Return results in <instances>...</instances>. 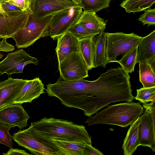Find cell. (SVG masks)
Returning a JSON list of instances; mask_svg holds the SVG:
<instances>
[{"label":"cell","instance_id":"6da1fadb","mask_svg":"<svg viewBox=\"0 0 155 155\" xmlns=\"http://www.w3.org/2000/svg\"><path fill=\"white\" fill-rule=\"evenodd\" d=\"M31 125L44 136L52 140L92 145L91 137L82 125L64 119L46 117L31 122Z\"/></svg>","mask_w":155,"mask_h":155},{"label":"cell","instance_id":"7a4b0ae2","mask_svg":"<svg viewBox=\"0 0 155 155\" xmlns=\"http://www.w3.org/2000/svg\"><path fill=\"white\" fill-rule=\"evenodd\" d=\"M143 111L140 103H121L108 106L94 116L89 117L85 122L88 126L98 124L126 127L134 122Z\"/></svg>","mask_w":155,"mask_h":155},{"label":"cell","instance_id":"3957f363","mask_svg":"<svg viewBox=\"0 0 155 155\" xmlns=\"http://www.w3.org/2000/svg\"><path fill=\"white\" fill-rule=\"evenodd\" d=\"M12 139L19 146L34 155H55L58 149L52 140L43 135L30 125L28 128L14 133Z\"/></svg>","mask_w":155,"mask_h":155},{"label":"cell","instance_id":"277c9868","mask_svg":"<svg viewBox=\"0 0 155 155\" xmlns=\"http://www.w3.org/2000/svg\"><path fill=\"white\" fill-rule=\"evenodd\" d=\"M51 17L50 15L36 20L30 15L26 26L11 37L15 40L17 48H26L40 38L49 36L48 28Z\"/></svg>","mask_w":155,"mask_h":155},{"label":"cell","instance_id":"5b68a950","mask_svg":"<svg viewBox=\"0 0 155 155\" xmlns=\"http://www.w3.org/2000/svg\"><path fill=\"white\" fill-rule=\"evenodd\" d=\"M106 35V55L107 64L116 62L117 56H124L134 48L138 47L142 37L134 33L107 32Z\"/></svg>","mask_w":155,"mask_h":155},{"label":"cell","instance_id":"8992f818","mask_svg":"<svg viewBox=\"0 0 155 155\" xmlns=\"http://www.w3.org/2000/svg\"><path fill=\"white\" fill-rule=\"evenodd\" d=\"M81 6L63 10L52 15L48 28L49 36L54 40L68 32L76 24L83 12Z\"/></svg>","mask_w":155,"mask_h":155},{"label":"cell","instance_id":"52a82bcc","mask_svg":"<svg viewBox=\"0 0 155 155\" xmlns=\"http://www.w3.org/2000/svg\"><path fill=\"white\" fill-rule=\"evenodd\" d=\"M61 79L72 81L89 76L87 66L80 54L76 52L68 55L58 64Z\"/></svg>","mask_w":155,"mask_h":155},{"label":"cell","instance_id":"ba28073f","mask_svg":"<svg viewBox=\"0 0 155 155\" xmlns=\"http://www.w3.org/2000/svg\"><path fill=\"white\" fill-rule=\"evenodd\" d=\"M29 16L28 13L21 11L0 13V37L11 38L26 26Z\"/></svg>","mask_w":155,"mask_h":155},{"label":"cell","instance_id":"9c48e42d","mask_svg":"<svg viewBox=\"0 0 155 155\" xmlns=\"http://www.w3.org/2000/svg\"><path fill=\"white\" fill-rule=\"evenodd\" d=\"M38 60L31 56L24 50L20 49L8 54L6 57L0 62L1 75L22 73L25 66L29 64L37 65Z\"/></svg>","mask_w":155,"mask_h":155},{"label":"cell","instance_id":"30bf717a","mask_svg":"<svg viewBox=\"0 0 155 155\" xmlns=\"http://www.w3.org/2000/svg\"><path fill=\"white\" fill-rule=\"evenodd\" d=\"M79 6L81 5L71 0H32L31 8L33 18L38 20L63 10Z\"/></svg>","mask_w":155,"mask_h":155},{"label":"cell","instance_id":"8fae6325","mask_svg":"<svg viewBox=\"0 0 155 155\" xmlns=\"http://www.w3.org/2000/svg\"><path fill=\"white\" fill-rule=\"evenodd\" d=\"M30 118L21 104H13L0 109V123L11 128L17 126L21 130L27 126Z\"/></svg>","mask_w":155,"mask_h":155},{"label":"cell","instance_id":"7c38bea8","mask_svg":"<svg viewBox=\"0 0 155 155\" xmlns=\"http://www.w3.org/2000/svg\"><path fill=\"white\" fill-rule=\"evenodd\" d=\"M27 80L10 77L0 82V109L13 104L15 99Z\"/></svg>","mask_w":155,"mask_h":155},{"label":"cell","instance_id":"4fadbf2b","mask_svg":"<svg viewBox=\"0 0 155 155\" xmlns=\"http://www.w3.org/2000/svg\"><path fill=\"white\" fill-rule=\"evenodd\" d=\"M138 130L139 145L150 147L155 151V120L147 111L140 116Z\"/></svg>","mask_w":155,"mask_h":155},{"label":"cell","instance_id":"5bb4252c","mask_svg":"<svg viewBox=\"0 0 155 155\" xmlns=\"http://www.w3.org/2000/svg\"><path fill=\"white\" fill-rule=\"evenodd\" d=\"M45 88L41 80L39 78L27 80L15 99L13 104H22L24 103H31L40 95L45 93Z\"/></svg>","mask_w":155,"mask_h":155},{"label":"cell","instance_id":"9a60e30c","mask_svg":"<svg viewBox=\"0 0 155 155\" xmlns=\"http://www.w3.org/2000/svg\"><path fill=\"white\" fill-rule=\"evenodd\" d=\"M55 51L59 64L70 54L79 53V39L68 31L57 38Z\"/></svg>","mask_w":155,"mask_h":155},{"label":"cell","instance_id":"2e32d148","mask_svg":"<svg viewBox=\"0 0 155 155\" xmlns=\"http://www.w3.org/2000/svg\"><path fill=\"white\" fill-rule=\"evenodd\" d=\"M93 40L94 68L100 66L105 68L107 64L106 55V33L104 30L101 31L99 34L93 37Z\"/></svg>","mask_w":155,"mask_h":155},{"label":"cell","instance_id":"e0dca14e","mask_svg":"<svg viewBox=\"0 0 155 155\" xmlns=\"http://www.w3.org/2000/svg\"><path fill=\"white\" fill-rule=\"evenodd\" d=\"M138 48L137 63L145 62L155 58V30L147 36L142 37Z\"/></svg>","mask_w":155,"mask_h":155},{"label":"cell","instance_id":"ac0fdd59","mask_svg":"<svg viewBox=\"0 0 155 155\" xmlns=\"http://www.w3.org/2000/svg\"><path fill=\"white\" fill-rule=\"evenodd\" d=\"M140 122L139 117L130 125L128 130L122 147L125 155H132L139 146L138 130Z\"/></svg>","mask_w":155,"mask_h":155},{"label":"cell","instance_id":"d6986e66","mask_svg":"<svg viewBox=\"0 0 155 155\" xmlns=\"http://www.w3.org/2000/svg\"><path fill=\"white\" fill-rule=\"evenodd\" d=\"M107 21L99 17L95 12L83 11L77 23L88 29L101 31L105 29Z\"/></svg>","mask_w":155,"mask_h":155},{"label":"cell","instance_id":"ffe728a7","mask_svg":"<svg viewBox=\"0 0 155 155\" xmlns=\"http://www.w3.org/2000/svg\"><path fill=\"white\" fill-rule=\"evenodd\" d=\"M52 140L59 150L55 155H83L84 147L86 144L78 142Z\"/></svg>","mask_w":155,"mask_h":155},{"label":"cell","instance_id":"44dd1931","mask_svg":"<svg viewBox=\"0 0 155 155\" xmlns=\"http://www.w3.org/2000/svg\"><path fill=\"white\" fill-rule=\"evenodd\" d=\"M93 37L79 39V53L86 64L88 70L94 68Z\"/></svg>","mask_w":155,"mask_h":155},{"label":"cell","instance_id":"7402d4cb","mask_svg":"<svg viewBox=\"0 0 155 155\" xmlns=\"http://www.w3.org/2000/svg\"><path fill=\"white\" fill-rule=\"evenodd\" d=\"M139 80L143 88L155 87V72L145 62H139Z\"/></svg>","mask_w":155,"mask_h":155},{"label":"cell","instance_id":"603a6c76","mask_svg":"<svg viewBox=\"0 0 155 155\" xmlns=\"http://www.w3.org/2000/svg\"><path fill=\"white\" fill-rule=\"evenodd\" d=\"M155 0H124L120 6L125 9L126 12H139L150 8Z\"/></svg>","mask_w":155,"mask_h":155},{"label":"cell","instance_id":"cb8c5ba5","mask_svg":"<svg viewBox=\"0 0 155 155\" xmlns=\"http://www.w3.org/2000/svg\"><path fill=\"white\" fill-rule=\"evenodd\" d=\"M138 47H135L122 56L116 62L119 63L121 67L127 73L134 71L135 65L137 63L138 53Z\"/></svg>","mask_w":155,"mask_h":155},{"label":"cell","instance_id":"d4e9b609","mask_svg":"<svg viewBox=\"0 0 155 155\" xmlns=\"http://www.w3.org/2000/svg\"><path fill=\"white\" fill-rule=\"evenodd\" d=\"M111 0H82L81 4L84 11L95 12L109 7Z\"/></svg>","mask_w":155,"mask_h":155},{"label":"cell","instance_id":"484cf974","mask_svg":"<svg viewBox=\"0 0 155 155\" xmlns=\"http://www.w3.org/2000/svg\"><path fill=\"white\" fill-rule=\"evenodd\" d=\"M68 31L78 39L94 37L99 34L101 32L88 29L83 25L77 23L70 28Z\"/></svg>","mask_w":155,"mask_h":155},{"label":"cell","instance_id":"4316f807","mask_svg":"<svg viewBox=\"0 0 155 155\" xmlns=\"http://www.w3.org/2000/svg\"><path fill=\"white\" fill-rule=\"evenodd\" d=\"M137 95L135 99L142 103L155 100V87L141 88L137 90Z\"/></svg>","mask_w":155,"mask_h":155},{"label":"cell","instance_id":"83f0119b","mask_svg":"<svg viewBox=\"0 0 155 155\" xmlns=\"http://www.w3.org/2000/svg\"><path fill=\"white\" fill-rule=\"evenodd\" d=\"M11 127L0 123V143L4 145L9 148H12V136L9 131Z\"/></svg>","mask_w":155,"mask_h":155},{"label":"cell","instance_id":"f1b7e54d","mask_svg":"<svg viewBox=\"0 0 155 155\" xmlns=\"http://www.w3.org/2000/svg\"><path fill=\"white\" fill-rule=\"evenodd\" d=\"M144 12L138 18L144 25H147L148 27L150 25H155V8L151 9L150 8L144 10Z\"/></svg>","mask_w":155,"mask_h":155},{"label":"cell","instance_id":"f546056e","mask_svg":"<svg viewBox=\"0 0 155 155\" xmlns=\"http://www.w3.org/2000/svg\"><path fill=\"white\" fill-rule=\"evenodd\" d=\"M7 1L17 6L23 12H26L30 15L33 14L29 0H8Z\"/></svg>","mask_w":155,"mask_h":155},{"label":"cell","instance_id":"4dcf8cb0","mask_svg":"<svg viewBox=\"0 0 155 155\" xmlns=\"http://www.w3.org/2000/svg\"><path fill=\"white\" fill-rule=\"evenodd\" d=\"M7 38H4L2 41L0 39V52L5 51L8 52L13 51L15 49L14 47L8 43L6 41ZM3 57V55L0 53V59Z\"/></svg>","mask_w":155,"mask_h":155},{"label":"cell","instance_id":"1f68e13d","mask_svg":"<svg viewBox=\"0 0 155 155\" xmlns=\"http://www.w3.org/2000/svg\"><path fill=\"white\" fill-rule=\"evenodd\" d=\"M103 155L98 149L93 147L92 145L85 144L83 150V155Z\"/></svg>","mask_w":155,"mask_h":155},{"label":"cell","instance_id":"d6a6232c","mask_svg":"<svg viewBox=\"0 0 155 155\" xmlns=\"http://www.w3.org/2000/svg\"><path fill=\"white\" fill-rule=\"evenodd\" d=\"M143 107L155 120V100L151 101L150 103H143Z\"/></svg>","mask_w":155,"mask_h":155},{"label":"cell","instance_id":"836d02e7","mask_svg":"<svg viewBox=\"0 0 155 155\" xmlns=\"http://www.w3.org/2000/svg\"><path fill=\"white\" fill-rule=\"evenodd\" d=\"M1 5L5 11H22L19 7L7 1L3 2L1 3Z\"/></svg>","mask_w":155,"mask_h":155},{"label":"cell","instance_id":"e575fe53","mask_svg":"<svg viewBox=\"0 0 155 155\" xmlns=\"http://www.w3.org/2000/svg\"><path fill=\"white\" fill-rule=\"evenodd\" d=\"M4 155H29L30 154L27 153L25 150L19 149L18 148H10L6 153H3Z\"/></svg>","mask_w":155,"mask_h":155},{"label":"cell","instance_id":"d590c367","mask_svg":"<svg viewBox=\"0 0 155 155\" xmlns=\"http://www.w3.org/2000/svg\"><path fill=\"white\" fill-rule=\"evenodd\" d=\"M75 4L81 5L82 0H71Z\"/></svg>","mask_w":155,"mask_h":155},{"label":"cell","instance_id":"8d00e7d4","mask_svg":"<svg viewBox=\"0 0 155 155\" xmlns=\"http://www.w3.org/2000/svg\"><path fill=\"white\" fill-rule=\"evenodd\" d=\"M6 12V11H5L2 7L1 3L0 2V13H5Z\"/></svg>","mask_w":155,"mask_h":155},{"label":"cell","instance_id":"74e56055","mask_svg":"<svg viewBox=\"0 0 155 155\" xmlns=\"http://www.w3.org/2000/svg\"><path fill=\"white\" fill-rule=\"evenodd\" d=\"M8 0H0V2H1V3H2L3 2H4L5 1H7Z\"/></svg>","mask_w":155,"mask_h":155},{"label":"cell","instance_id":"f35d334b","mask_svg":"<svg viewBox=\"0 0 155 155\" xmlns=\"http://www.w3.org/2000/svg\"><path fill=\"white\" fill-rule=\"evenodd\" d=\"M29 0L30 2V4H31H31L32 0Z\"/></svg>","mask_w":155,"mask_h":155},{"label":"cell","instance_id":"ab89813d","mask_svg":"<svg viewBox=\"0 0 155 155\" xmlns=\"http://www.w3.org/2000/svg\"><path fill=\"white\" fill-rule=\"evenodd\" d=\"M1 37H0V39H1Z\"/></svg>","mask_w":155,"mask_h":155}]
</instances>
